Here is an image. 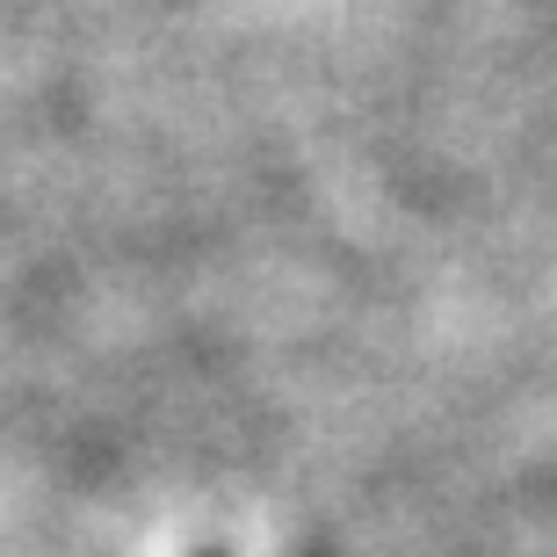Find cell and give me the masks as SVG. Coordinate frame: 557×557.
<instances>
[{"mask_svg":"<svg viewBox=\"0 0 557 557\" xmlns=\"http://www.w3.org/2000/svg\"><path fill=\"white\" fill-rule=\"evenodd\" d=\"M203 557H218V550H203Z\"/></svg>","mask_w":557,"mask_h":557,"instance_id":"cell-1","label":"cell"}]
</instances>
